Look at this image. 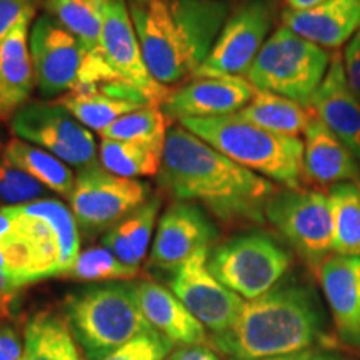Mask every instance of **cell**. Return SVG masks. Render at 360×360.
Here are the masks:
<instances>
[{"mask_svg": "<svg viewBox=\"0 0 360 360\" xmlns=\"http://www.w3.org/2000/svg\"><path fill=\"white\" fill-rule=\"evenodd\" d=\"M60 103L80 124L101 134L120 117L152 105L141 90L122 79L79 85L62 96Z\"/></svg>", "mask_w": 360, "mask_h": 360, "instance_id": "18", "label": "cell"}, {"mask_svg": "<svg viewBox=\"0 0 360 360\" xmlns=\"http://www.w3.org/2000/svg\"><path fill=\"white\" fill-rule=\"evenodd\" d=\"M220 154L287 188H300L304 175V141L270 132L257 125L225 115L214 119H186L180 122Z\"/></svg>", "mask_w": 360, "mask_h": 360, "instance_id": "5", "label": "cell"}, {"mask_svg": "<svg viewBox=\"0 0 360 360\" xmlns=\"http://www.w3.org/2000/svg\"><path fill=\"white\" fill-rule=\"evenodd\" d=\"M150 187L139 179L110 174L98 165L79 170L70 210L79 227L87 232L112 229L147 202Z\"/></svg>", "mask_w": 360, "mask_h": 360, "instance_id": "11", "label": "cell"}, {"mask_svg": "<svg viewBox=\"0 0 360 360\" xmlns=\"http://www.w3.org/2000/svg\"><path fill=\"white\" fill-rule=\"evenodd\" d=\"M129 8L147 69L164 87L195 75L229 19L224 0H132Z\"/></svg>", "mask_w": 360, "mask_h": 360, "instance_id": "2", "label": "cell"}, {"mask_svg": "<svg viewBox=\"0 0 360 360\" xmlns=\"http://www.w3.org/2000/svg\"><path fill=\"white\" fill-rule=\"evenodd\" d=\"M35 0H0V45L27 17H34Z\"/></svg>", "mask_w": 360, "mask_h": 360, "instance_id": "36", "label": "cell"}, {"mask_svg": "<svg viewBox=\"0 0 360 360\" xmlns=\"http://www.w3.org/2000/svg\"><path fill=\"white\" fill-rule=\"evenodd\" d=\"M330 53L281 27L265 40L245 77L255 90L277 94L300 105H310L326 77Z\"/></svg>", "mask_w": 360, "mask_h": 360, "instance_id": "7", "label": "cell"}, {"mask_svg": "<svg viewBox=\"0 0 360 360\" xmlns=\"http://www.w3.org/2000/svg\"><path fill=\"white\" fill-rule=\"evenodd\" d=\"M0 360H25L19 335L8 326H0Z\"/></svg>", "mask_w": 360, "mask_h": 360, "instance_id": "38", "label": "cell"}, {"mask_svg": "<svg viewBox=\"0 0 360 360\" xmlns=\"http://www.w3.org/2000/svg\"><path fill=\"white\" fill-rule=\"evenodd\" d=\"M137 272L139 269L120 262L107 247H92L80 252L67 276L75 281L105 282L132 278L137 276Z\"/></svg>", "mask_w": 360, "mask_h": 360, "instance_id": "33", "label": "cell"}, {"mask_svg": "<svg viewBox=\"0 0 360 360\" xmlns=\"http://www.w3.org/2000/svg\"><path fill=\"white\" fill-rule=\"evenodd\" d=\"M134 292L143 317L160 335L167 337L174 344H207L205 327L188 312L172 290L146 281L135 283Z\"/></svg>", "mask_w": 360, "mask_h": 360, "instance_id": "23", "label": "cell"}, {"mask_svg": "<svg viewBox=\"0 0 360 360\" xmlns=\"http://www.w3.org/2000/svg\"><path fill=\"white\" fill-rule=\"evenodd\" d=\"M254 85L244 77H193L170 92L162 105L164 114L182 122L186 119H214L240 112L255 96Z\"/></svg>", "mask_w": 360, "mask_h": 360, "instance_id": "17", "label": "cell"}, {"mask_svg": "<svg viewBox=\"0 0 360 360\" xmlns=\"http://www.w3.org/2000/svg\"><path fill=\"white\" fill-rule=\"evenodd\" d=\"M236 117L270 132L290 135V137L305 134L310 120L314 119L307 107L264 90H257L249 105L237 112Z\"/></svg>", "mask_w": 360, "mask_h": 360, "instance_id": "26", "label": "cell"}, {"mask_svg": "<svg viewBox=\"0 0 360 360\" xmlns=\"http://www.w3.org/2000/svg\"><path fill=\"white\" fill-rule=\"evenodd\" d=\"M210 249H202L174 272L170 290L188 312L214 335L227 332L244 309V299L212 276L207 260Z\"/></svg>", "mask_w": 360, "mask_h": 360, "instance_id": "14", "label": "cell"}, {"mask_svg": "<svg viewBox=\"0 0 360 360\" xmlns=\"http://www.w3.org/2000/svg\"><path fill=\"white\" fill-rule=\"evenodd\" d=\"M321 283L340 339L360 345V257L330 255L321 265Z\"/></svg>", "mask_w": 360, "mask_h": 360, "instance_id": "20", "label": "cell"}, {"mask_svg": "<svg viewBox=\"0 0 360 360\" xmlns=\"http://www.w3.org/2000/svg\"><path fill=\"white\" fill-rule=\"evenodd\" d=\"M309 109L360 160V98L349 85L344 58L337 51L330 53L326 77L315 90Z\"/></svg>", "mask_w": 360, "mask_h": 360, "instance_id": "19", "label": "cell"}, {"mask_svg": "<svg viewBox=\"0 0 360 360\" xmlns=\"http://www.w3.org/2000/svg\"><path fill=\"white\" fill-rule=\"evenodd\" d=\"M65 317L87 360H103L135 337L155 332L129 283H105L75 292L65 302Z\"/></svg>", "mask_w": 360, "mask_h": 360, "instance_id": "6", "label": "cell"}, {"mask_svg": "<svg viewBox=\"0 0 360 360\" xmlns=\"http://www.w3.org/2000/svg\"><path fill=\"white\" fill-rule=\"evenodd\" d=\"M169 360H219V357L205 345H184L175 350Z\"/></svg>", "mask_w": 360, "mask_h": 360, "instance_id": "39", "label": "cell"}, {"mask_svg": "<svg viewBox=\"0 0 360 360\" xmlns=\"http://www.w3.org/2000/svg\"><path fill=\"white\" fill-rule=\"evenodd\" d=\"M98 159L103 169L125 179L155 175L162 165V155L152 148L132 142L112 141V139L102 141Z\"/></svg>", "mask_w": 360, "mask_h": 360, "instance_id": "32", "label": "cell"}, {"mask_svg": "<svg viewBox=\"0 0 360 360\" xmlns=\"http://www.w3.org/2000/svg\"><path fill=\"white\" fill-rule=\"evenodd\" d=\"M272 27V8L264 0L238 7L220 30L212 51L193 77H242L264 47Z\"/></svg>", "mask_w": 360, "mask_h": 360, "instance_id": "13", "label": "cell"}, {"mask_svg": "<svg viewBox=\"0 0 360 360\" xmlns=\"http://www.w3.org/2000/svg\"><path fill=\"white\" fill-rule=\"evenodd\" d=\"M27 17L15 25L0 45V117H13L27 105L34 90L35 74L29 49V24Z\"/></svg>", "mask_w": 360, "mask_h": 360, "instance_id": "24", "label": "cell"}, {"mask_svg": "<svg viewBox=\"0 0 360 360\" xmlns=\"http://www.w3.org/2000/svg\"><path fill=\"white\" fill-rule=\"evenodd\" d=\"M12 297H0V319L6 317L7 310H8V304H11Z\"/></svg>", "mask_w": 360, "mask_h": 360, "instance_id": "43", "label": "cell"}, {"mask_svg": "<svg viewBox=\"0 0 360 360\" xmlns=\"http://www.w3.org/2000/svg\"><path fill=\"white\" fill-rule=\"evenodd\" d=\"M159 174L175 199L199 202L222 220L262 222L276 193L269 179L236 164L182 125L169 129Z\"/></svg>", "mask_w": 360, "mask_h": 360, "instance_id": "1", "label": "cell"}, {"mask_svg": "<svg viewBox=\"0 0 360 360\" xmlns=\"http://www.w3.org/2000/svg\"><path fill=\"white\" fill-rule=\"evenodd\" d=\"M25 360H84L69 323L49 312L35 314L25 327Z\"/></svg>", "mask_w": 360, "mask_h": 360, "instance_id": "28", "label": "cell"}, {"mask_svg": "<svg viewBox=\"0 0 360 360\" xmlns=\"http://www.w3.org/2000/svg\"><path fill=\"white\" fill-rule=\"evenodd\" d=\"M259 360H337L334 355L321 352V350H302V352L295 354H287V355H277V357H269V359H259Z\"/></svg>", "mask_w": 360, "mask_h": 360, "instance_id": "40", "label": "cell"}, {"mask_svg": "<svg viewBox=\"0 0 360 360\" xmlns=\"http://www.w3.org/2000/svg\"><path fill=\"white\" fill-rule=\"evenodd\" d=\"M4 159L13 167L32 175L51 192H56L67 199L74 192L75 177L69 165L57 159L56 155L49 154L44 148L35 147L20 139H13L4 148Z\"/></svg>", "mask_w": 360, "mask_h": 360, "instance_id": "27", "label": "cell"}, {"mask_svg": "<svg viewBox=\"0 0 360 360\" xmlns=\"http://www.w3.org/2000/svg\"><path fill=\"white\" fill-rule=\"evenodd\" d=\"M160 204L159 197H154L115 224L103 236V247H107L120 262L139 269L150 247Z\"/></svg>", "mask_w": 360, "mask_h": 360, "instance_id": "25", "label": "cell"}, {"mask_svg": "<svg viewBox=\"0 0 360 360\" xmlns=\"http://www.w3.org/2000/svg\"><path fill=\"white\" fill-rule=\"evenodd\" d=\"M215 238L217 229L200 207L192 202H175L157 225L150 265L175 272L199 250L210 249Z\"/></svg>", "mask_w": 360, "mask_h": 360, "instance_id": "16", "label": "cell"}, {"mask_svg": "<svg viewBox=\"0 0 360 360\" xmlns=\"http://www.w3.org/2000/svg\"><path fill=\"white\" fill-rule=\"evenodd\" d=\"M51 199V191L32 175L13 167L6 159L0 160V202L7 205H25Z\"/></svg>", "mask_w": 360, "mask_h": 360, "instance_id": "34", "label": "cell"}, {"mask_svg": "<svg viewBox=\"0 0 360 360\" xmlns=\"http://www.w3.org/2000/svg\"><path fill=\"white\" fill-rule=\"evenodd\" d=\"M174 342L159 332L143 334L127 342L103 360H165L172 350Z\"/></svg>", "mask_w": 360, "mask_h": 360, "instance_id": "35", "label": "cell"}, {"mask_svg": "<svg viewBox=\"0 0 360 360\" xmlns=\"http://www.w3.org/2000/svg\"><path fill=\"white\" fill-rule=\"evenodd\" d=\"M79 254L77 220L62 202L0 207V272L15 289L67 276Z\"/></svg>", "mask_w": 360, "mask_h": 360, "instance_id": "3", "label": "cell"}, {"mask_svg": "<svg viewBox=\"0 0 360 360\" xmlns=\"http://www.w3.org/2000/svg\"><path fill=\"white\" fill-rule=\"evenodd\" d=\"M167 132V119H165L164 110H160L157 105H148L120 117L109 129L103 130L102 137L139 143L162 155Z\"/></svg>", "mask_w": 360, "mask_h": 360, "instance_id": "31", "label": "cell"}, {"mask_svg": "<svg viewBox=\"0 0 360 360\" xmlns=\"http://www.w3.org/2000/svg\"><path fill=\"white\" fill-rule=\"evenodd\" d=\"M17 289L12 285V282L0 272V297H12Z\"/></svg>", "mask_w": 360, "mask_h": 360, "instance_id": "42", "label": "cell"}, {"mask_svg": "<svg viewBox=\"0 0 360 360\" xmlns=\"http://www.w3.org/2000/svg\"><path fill=\"white\" fill-rule=\"evenodd\" d=\"M327 195L334 220V252L360 257V184H335Z\"/></svg>", "mask_w": 360, "mask_h": 360, "instance_id": "30", "label": "cell"}, {"mask_svg": "<svg viewBox=\"0 0 360 360\" xmlns=\"http://www.w3.org/2000/svg\"><path fill=\"white\" fill-rule=\"evenodd\" d=\"M304 175L321 186L360 184V167L354 152L317 117L304 134Z\"/></svg>", "mask_w": 360, "mask_h": 360, "instance_id": "22", "label": "cell"}, {"mask_svg": "<svg viewBox=\"0 0 360 360\" xmlns=\"http://www.w3.org/2000/svg\"><path fill=\"white\" fill-rule=\"evenodd\" d=\"M134 2H139V0H134Z\"/></svg>", "mask_w": 360, "mask_h": 360, "instance_id": "44", "label": "cell"}, {"mask_svg": "<svg viewBox=\"0 0 360 360\" xmlns=\"http://www.w3.org/2000/svg\"><path fill=\"white\" fill-rule=\"evenodd\" d=\"M322 317L302 285H283L244 304L236 323L214 335L231 360H259L307 350L321 335Z\"/></svg>", "mask_w": 360, "mask_h": 360, "instance_id": "4", "label": "cell"}, {"mask_svg": "<svg viewBox=\"0 0 360 360\" xmlns=\"http://www.w3.org/2000/svg\"><path fill=\"white\" fill-rule=\"evenodd\" d=\"M342 58H344V69L349 85L360 98V30L347 42Z\"/></svg>", "mask_w": 360, "mask_h": 360, "instance_id": "37", "label": "cell"}, {"mask_svg": "<svg viewBox=\"0 0 360 360\" xmlns=\"http://www.w3.org/2000/svg\"><path fill=\"white\" fill-rule=\"evenodd\" d=\"M101 56L120 79L141 90L152 105L167 101L170 92L157 82L147 69L125 0H107L101 35Z\"/></svg>", "mask_w": 360, "mask_h": 360, "instance_id": "15", "label": "cell"}, {"mask_svg": "<svg viewBox=\"0 0 360 360\" xmlns=\"http://www.w3.org/2000/svg\"><path fill=\"white\" fill-rule=\"evenodd\" d=\"M35 84L44 97L65 96L82 80L87 52L51 13L35 20L29 39Z\"/></svg>", "mask_w": 360, "mask_h": 360, "instance_id": "12", "label": "cell"}, {"mask_svg": "<svg viewBox=\"0 0 360 360\" xmlns=\"http://www.w3.org/2000/svg\"><path fill=\"white\" fill-rule=\"evenodd\" d=\"M285 2L290 11H307V8H314L328 2V0H285Z\"/></svg>", "mask_w": 360, "mask_h": 360, "instance_id": "41", "label": "cell"}, {"mask_svg": "<svg viewBox=\"0 0 360 360\" xmlns=\"http://www.w3.org/2000/svg\"><path fill=\"white\" fill-rule=\"evenodd\" d=\"M283 27L322 49H339L360 30V0H328L307 11L282 13Z\"/></svg>", "mask_w": 360, "mask_h": 360, "instance_id": "21", "label": "cell"}, {"mask_svg": "<svg viewBox=\"0 0 360 360\" xmlns=\"http://www.w3.org/2000/svg\"><path fill=\"white\" fill-rule=\"evenodd\" d=\"M207 267L227 289L254 300L276 289L290 267V255L269 233L247 232L215 247Z\"/></svg>", "mask_w": 360, "mask_h": 360, "instance_id": "8", "label": "cell"}, {"mask_svg": "<svg viewBox=\"0 0 360 360\" xmlns=\"http://www.w3.org/2000/svg\"><path fill=\"white\" fill-rule=\"evenodd\" d=\"M107 0H47L45 8L79 39L87 53H101Z\"/></svg>", "mask_w": 360, "mask_h": 360, "instance_id": "29", "label": "cell"}, {"mask_svg": "<svg viewBox=\"0 0 360 360\" xmlns=\"http://www.w3.org/2000/svg\"><path fill=\"white\" fill-rule=\"evenodd\" d=\"M265 217L312 267L334 252V220L328 195L319 191L285 188L265 205Z\"/></svg>", "mask_w": 360, "mask_h": 360, "instance_id": "9", "label": "cell"}, {"mask_svg": "<svg viewBox=\"0 0 360 360\" xmlns=\"http://www.w3.org/2000/svg\"><path fill=\"white\" fill-rule=\"evenodd\" d=\"M12 130L20 141L44 148L79 170L97 165L96 139L60 102L27 103L12 117Z\"/></svg>", "mask_w": 360, "mask_h": 360, "instance_id": "10", "label": "cell"}]
</instances>
